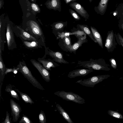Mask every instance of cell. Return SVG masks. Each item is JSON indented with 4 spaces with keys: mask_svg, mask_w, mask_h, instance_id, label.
<instances>
[{
    "mask_svg": "<svg viewBox=\"0 0 123 123\" xmlns=\"http://www.w3.org/2000/svg\"><path fill=\"white\" fill-rule=\"evenodd\" d=\"M13 29L14 34L17 37L20 38L21 41H36L43 42L25 31L23 28L19 26H17L16 27L13 28Z\"/></svg>",
    "mask_w": 123,
    "mask_h": 123,
    "instance_id": "obj_7",
    "label": "cell"
},
{
    "mask_svg": "<svg viewBox=\"0 0 123 123\" xmlns=\"http://www.w3.org/2000/svg\"><path fill=\"white\" fill-rule=\"evenodd\" d=\"M109 0H101L98 5L94 7V10L97 13L101 15H103L105 13Z\"/></svg>",
    "mask_w": 123,
    "mask_h": 123,
    "instance_id": "obj_19",
    "label": "cell"
},
{
    "mask_svg": "<svg viewBox=\"0 0 123 123\" xmlns=\"http://www.w3.org/2000/svg\"><path fill=\"white\" fill-rule=\"evenodd\" d=\"M58 45L63 51L68 52L72 45L71 38L69 36L59 38Z\"/></svg>",
    "mask_w": 123,
    "mask_h": 123,
    "instance_id": "obj_15",
    "label": "cell"
},
{
    "mask_svg": "<svg viewBox=\"0 0 123 123\" xmlns=\"http://www.w3.org/2000/svg\"><path fill=\"white\" fill-rule=\"evenodd\" d=\"M15 90L19 93L23 100L26 103H29L31 105L34 103V102L31 98L27 94L20 92L16 88Z\"/></svg>",
    "mask_w": 123,
    "mask_h": 123,
    "instance_id": "obj_25",
    "label": "cell"
},
{
    "mask_svg": "<svg viewBox=\"0 0 123 123\" xmlns=\"http://www.w3.org/2000/svg\"><path fill=\"white\" fill-rule=\"evenodd\" d=\"M24 30L45 44V38L43 31L39 25L36 21H30L27 27Z\"/></svg>",
    "mask_w": 123,
    "mask_h": 123,
    "instance_id": "obj_3",
    "label": "cell"
},
{
    "mask_svg": "<svg viewBox=\"0 0 123 123\" xmlns=\"http://www.w3.org/2000/svg\"><path fill=\"white\" fill-rule=\"evenodd\" d=\"M15 87L10 84L7 85L5 89V91L10 94L13 98H14L18 100H19V96L15 90Z\"/></svg>",
    "mask_w": 123,
    "mask_h": 123,
    "instance_id": "obj_23",
    "label": "cell"
},
{
    "mask_svg": "<svg viewBox=\"0 0 123 123\" xmlns=\"http://www.w3.org/2000/svg\"><path fill=\"white\" fill-rule=\"evenodd\" d=\"M115 39L117 43L123 48V38L119 33L115 34Z\"/></svg>",
    "mask_w": 123,
    "mask_h": 123,
    "instance_id": "obj_28",
    "label": "cell"
},
{
    "mask_svg": "<svg viewBox=\"0 0 123 123\" xmlns=\"http://www.w3.org/2000/svg\"><path fill=\"white\" fill-rule=\"evenodd\" d=\"M78 66L92 70L108 71L110 70L109 65L102 58L95 60L91 58L86 61H78Z\"/></svg>",
    "mask_w": 123,
    "mask_h": 123,
    "instance_id": "obj_1",
    "label": "cell"
},
{
    "mask_svg": "<svg viewBox=\"0 0 123 123\" xmlns=\"http://www.w3.org/2000/svg\"><path fill=\"white\" fill-rule=\"evenodd\" d=\"M54 94L67 101H72L81 104L85 103V100L83 98L72 92H67L62 91L56 92Z\"/></svg>",
    "mask_w": 123,
    "mask_h": 123,
    "instance_id": "obj_4",
    "label": "cell"
},
{
    "mask_svg": "<svg viewBox=\"0 0 123 123\" xmlns=\"http://www.w3.org/2000/svg\"><path fill=\"white\" fill-rule=\"evenodd\" d=\"M18 70L17 68L16 67L15 68H14L13 73L14 74H16L18 72Z\"/></svg>",
    "mask_w": 123,
    "mask_h": 123,
    "instance_id": "obj_37",
    "label": "cell"
},
{
    "mask_svg": "<svg viewBox=\"0 0 123 123\" xmlns=\"http://www.w3.org/2000/svg\"><path fill=\"white\" fill-rule=\"evenodd\" d=\"M78 39L77 42L72 45L70 47L69 52L71 53H73L75 54L76 50L79 47L81 46L82 44L88 42L86 38V34H76L74 35Z\"/></svg>",
    "mask_w": 123,
    "mask_h": 123,
    "instance_id": "obj_11",
    "label": "cell"
},
{
    "mask_svg": "<svg viewBox=\"0 0 123 123\" xmlns=\"http://www.w3.org/2000/svg\"><path fill=\"white\" fill-rule=\"evenodd\" d=\"M31 62L33 66L38 70L43 79L46 82H49L50 80V73L39 62L35 60L31 59Z\"/></svg>",
    "mask_w": 123,
    "mask_h": 123,
    "instance_id": "obj_10",
    "label": "cell"
},
{
    "mask_svg": "<svg viewBox=\"0 0 123 123\" xmlns=\"http://www.w3.org/2000/svg\"><path fill=\"white\" fill-rule=\"evenodd\" d=\"M19 123H32L30 119L27 116L23 114L22 118L19 121Z\"/></svg>",
    "mask_w": 123,
    "mask_h": 123,
    "instance_id": "obj_31",
    "label": "cell"
},
{
    "mask_svg": "<svg viewBox=\"0 0 123 123\" xmlns=\"http://www.w3.org/2000/svg\"><path fill=\"white\" fill-rule=\"evenodd\" d=\"M93 70L89 69H78L69 72L68 77L70 78H74L78 76H85Z\"/></svg>",
    "mask_w": 123,
    "mask_h": 123,
    "instance_id": "obj_14",
    "label": "cell"
},
{
    "mask_svg": "<svg viewBox=\"0 0 123 123\" xmlns=\"http://www.w3.org/2000/svg\"><path fill=\"white\" fill-rule=\"evenodd\" d=\"M67 22L60 21L54 23L52 25V32L57 37L58 33L63 32L64 29L67 25Z\"/></svg>",
    "mask_w": 123,
    "mask_h": 123,
    "instance_id": "obj_16",
    "label": "cell"
},
{
    "mask_svg": "<svg viewBox=\"0 0 123 123\" xmlns=\"http://www.w3.org/2000/svg\"><path fill=\"white\" fill-rule=\"evenodd\" d=\"M10 114L8 111L6 112V118L4 121L2 123H11V118L10 117Z\"/></svg>",
    "mask_w": 123,
    "mask_h": 123,
    "instance_id": "obj_32",
    "label": "cell"
},
{
    "mask_svg": "<svg viewBox=\"0 0 123 123\" xmlns=\"http://www.w3.org/2000/svg\"><path fill=\"white\" fill-rule=\"evenodd\" d=\"M56 106L58 111L65 120L68 123H74L69 115L60 105L57 104Z\"/></svg>",
    "mask_w": 123,
    "mask_h": 123,
    "instance_id": "obj_24",
    "label": "cell"
},
{
    "mask_svg": "<svg viewBox=\"0 0 123 123\" xmlns=\"http://www.w3.org/2000/svg\"><path fill=\"white\" fill-rule=\"evenodd\" d=\"M16 68L18 71L21 73L34 86L42 90H45L43 87L33 76L24 60L19 61Z\"/></svg>",
    "mask_w": 123,
    "mask_h": 123,
    "instance_id": "obj_2",
    "label": "cell"
},
{
    "mask_svg": "<svg viewBox=\"0 0 123 123\" xmlns=\"http://www.w3.org/2000/svg\"><path fill=\"white\" fill-rule=\"evenodd\" d=\"M69 6L86 20L89 19V14L84 7L80 4L76 2H73L69 3Z\"/></svg>",
    "mask_w": 123,
    "mask_h": 123,
    "instance_id": "obj_13",
    "label": "cell"
},
{
    "mask_svg": "<svg viewBox=\"0 0 123 123\" xmlns=\"http://www.w3.org/2000/svg\"><path fill=\"white\" fill-rule=\"evenodd\" d=\"M61 0H51L50 5L51 8L57 10L60 12L61 11Z\"/></svg>",
    "mask_w": 123,
    "mask_h": 123,
    "instance_id": "obj_26",
    "label": "cell"
},
{
    "mask_svg": "<svg viewBox=\"0 0 123 123\" xmlns=\"http://www.w3.org/2000/svg\"><path fill=\"white\" fill-rule=\"evenodd\" d=\"M76 0H64L65 3L68 4L71 2L76 1Z\"/></svg>",
    "mask_w": 123,
    "mask_h": 123,
    "instance_id": "obj_36",
    "label": "cell"
},
{
    "mask_svg": "<svg viewBox=\"0 0 123 123\" xmlns=\"http://www.w3.org/2000/svg\"><path fill=\"white\" fill-rule=\"evenodd\" d=\"M77 28L75 29L80 30L83 31L87 34L94 42H97L94 38L92 32L91 31L88 26L85 25L78 24L76 26Z\"/></svg>",
    "mask_w": 123,
    "mask_h": 123,
    "instance_id": "obj_21",
    "label": "cell"
},
{
    "mask_svg": "<svg viewBox=\"0 0 123 123\" xmlns=\"http://www.w3.org/2000/svg\"><path fill=\"white\" fill-rule=\"evenodd\" d=\"M32 0V1H33L34 0Z\"/></svg>",
    "mask_w": 123,
    "mask_h": 123,
    "instance_id": "obj_41",
    "label": "cell"
},
{
    "mask_svg": "<svg viewBox=\"0 0 123 123\" xmlns=\"http://www.w3.org/2000/svg\"><path fill=\"white\" fill-rule=\"evenodd\" d=\"M109 61L111 63V67L115 69H116L117 65L114 58H111L109 59Z\"/></svg>",
    "mask_w": 123,
    "mask_h": 123,
    "instance_id": "obj_33",
    "label": "cell"
},
{
    "mask_svg": "<svg viewBox=\"0 0 123 123\" xmlns=\"http://www.w3.org/2000/svg\"><path fill=\"white\" fill-rule=\"evenodd\" d=\"M13 68H6L5 73V75L7 73L9 72H13Z\"/></svg>",
    "mask_w": 123,
    "mask_h": 123,
    "instance_id": "obj_35",
    "label": "cell"
},
{
    "mask_svg": "<svg viewBox=\"0 0 123 123\" xmlns=\"http://www.w3.org/2000/svg\"><path fill=\"white\" fill-rule=\"evenodd\" d=\"M107 112L109 115L112 117L118 119H123V115L117 112L109 110Z\"/></svg>",
    "mask_w": 123,
    "mask_h": 123,
    "instance_id": "obj_27",
    "label": "cell"
},
{
    "mask_svg": "<svg viewBox=\"0 0 123 123\" xmlns=\"http://www.w3.org/2000/svg\"><path fill=\"white\" fill-rule=\"evenodd\" d=\"M110 76V75L108 74L94 76L87 79L79 80L76 83L86 86L93 87L96 85Z\"/></svg>",
    "mask_w": 123,
    "mask_h": 123,
    "instance_id": "obj_5",
    "label": "cell"
},
{
    "mask_svg": "<svg viewBox=\"0 0 123 123\" xmlns=\"http://www.w3.org/2000/svg\"><path fill=\"white\" fill-rule=\"evenodd\" d=\"M123 15V13H122Z\"/></svg>",
    "mask_w": 123,
    "mask_h": 123,
    "instance_id": "obj_40",
    "label": "cell"
},
{
    "mask_svg": "<svg viewBox=\"0 0 123 123\" xmlns=\"http://www.w3.org/2000/svg\"><path fill=\"white\" fill-rule=\"evenodd\" d=\"M23 44L27 48L32 49L39 48H42L43 46L45 47V44L43 42L36 41H22Z\"/></svg>",
    "mask_w": 123,
    "mask_h": 123,
    "instance_id": "obj_17",
    "label": "cell"
},
{
    "mask_svg": "<svg viewBox=\"0 0 123 123\" xmlns=\"http://www.w3.org/2000/svg\"><path fill=\"white\" fill-rule=\"evenodd\" d=\"M39 122L41 123H46V118L44 111L41 110L39 115Z\"/></svg>",
    "mask_w": 123,
    "mask_h": 123,
    "instance_id": "obj_29",
    "label": "cell"
},
{
    "mask_svg": "<svg viewBox=\"0 0 123 123\" xmlns=\"http://www.w3.org/2000/svg\"><path fill=\"white\" fill-rule=\"evenodd\" d=\"M92 0H89V1L90 2H91Z\"/></svg>",
    "mask_w": 123,
    "mask_h": 123,
    "instance_id": "obj_39",
    "label": "cell"
},
{
    "mask_svg": "<svg viewBox=\"0 0 123 123\" xmlns=\"http://www.w3.org/2000/svg\"><path fill=\"white\" fill-rule=\"evenodd\" d=\"M90 28L93 37L97 43L101 47L103 48V41L101 36L97 30L94 27L90 26Z\"/></svg>",
    "mask_w": 123,
    "mask_h": 123,
    "instance_id": "obj_22",
    "label": "cell"
},
{
    "mask_svg": "<svg viewBox=\"0 0 123 123\" xmlns=\"http://www.w3.org/2000/svg\"><path fill=\"white\" fill-rule=\"evenodd\" d=\"M2 51L0 49V87L1 92V86L3 81L6 68L4 64L2 56Z\"/></svg>",
    "mask_w": 123,
    "mask_h": 123,
    "instance_id": "obj_20",
    "label": "cell"
},
{
    "mask_svg": "<svg viewBox=\"0 0 123 123\" xmlns=\"http://www.w3.org/2000/svg\"><path fill=\"white\" fill-rule=\"evenodd\" d=\"M6 38L8 49L12 50L17 48L15 40L13 27L7 24L6 28Z\"/></svg>",
    "mask_w": 123,
    "mask_h": 123,
    "instance_id": "obj_6",
    "label": "cell"
},
{
    "mask_svg": "<svg viewBox=\"0 0 123 123\" xmlns=\"http://www.w3.org/2000/svg\"><path fill=\"white\" fill-rule=\"evenodd\" d=\"M11 109V116L12 117V121L16 122L18 121L20 117V114L22 111L20 105L12 99L10 100Z\"/></svg>",
    "mask_w": 123,
    "mask_h": 123,
    "instance_id": "obj_12",
    "label": "cell"
},
{
    "mask_svg": "<svg viewBox=\"0 0 123 123\" xmlns=\"http://www.w3.org/2000/svg\"><path fill=\"white\" fill-rule=\"evenodd\" d=\"M69 11L71 16L76 21L80 19V17L75 12L71 9H69Z\"/></svg>",
    "mask_w": 123,
    "mask_h": 123,
    "instance_id": "obj_30",
    "label": "cell"
},
{
    "mask_svg": "<svg viewBox=\"0 0 123 123\" xmlns=\"http://www.w3.org/2000/svg\"><path fill=\"white\" fill-rule=\"evenodd\" d=\"M37 60L47 70H51V68H55L60 66L54 61L49 58L45 59V58H38Z\"/></svg>",
    "mask_w": 123,
    "mask_h": 123,
    "instance_id": "obj_18",
    "label": "cell"
},
{
    "mask_svg": "<svg viewBox=\"0 0 123 123\" xmlns=\"http://www.w3.org/2000/svg\"><path fill=\"white\" fill-rule=\"evenodd\" d=\"M32 8L33 10L35 11H37L39 10V8L35 4L33 3L31 5Z\"/></svg>",
    "mask_w": 123,
    "mask_h": 123,
    "instance_id": "obj_34",
    "label": "cell"
},
{
    "mask_svg": "<svg viewBox=\"0 0 123 123\" xmlns=\"http://www.w3.org/2000/svg\"><path fill=\"white\" fill-rule=\"evenodd\" d=\"M115 39L113 30L109 31L105 43V47L108 52H112L116 48L117 43Z\"/></svg>",
    "mask_w": 123,
    "mask_h": 123,
    "instance_id": "obj_9",
    "label": "cell"
},
{
    "mask_svg": "<svg viewBox=\"0 0 123 123\" xmlns=\"http://www.w3.org/2000/svg\"><path fill=\"white\" fill-rule=\"evenodd\" d=\"M45 49V55L43 57L45 58L46 55H48L53 59L54 61L60 63L68 64L69 63L65 60L63 57V55L59 51H54L46 46L44 47Z\"/></svg>",
    "mask_w": 123,
    "mask_h": 123,
    "instance_id": "obj_8",
    "label": "cell"
},
{
    "mask_svg": "<svg viewBox=\"0 0 123 123\" xmlns=\"http://www.w3.org/2000/svg\"><path fill=\"white\" fill-rule=\"evenodd\" d=\"M121 29H122L123 31V23L121 25Z\"/></svg>",
    "mask_w": 123,
    "mask_h": 123,
    "instance_id": "obj_38",
    "label": "cell"
}]
</instances>
